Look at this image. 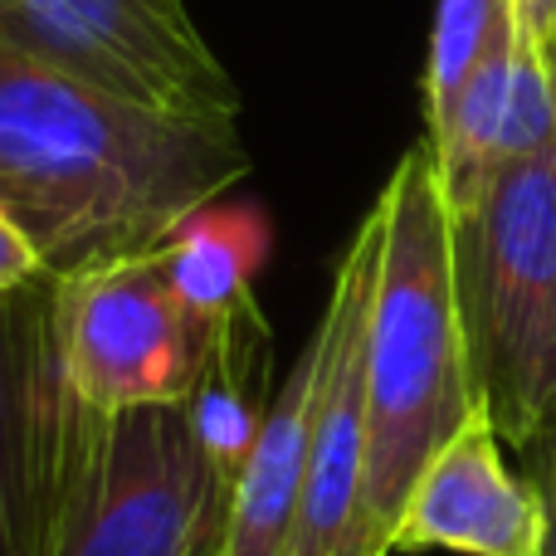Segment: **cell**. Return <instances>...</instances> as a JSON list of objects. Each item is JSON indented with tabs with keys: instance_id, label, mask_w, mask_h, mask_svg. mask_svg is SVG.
Masks as SVG:
<instances>
[{
	"instance_id": "1",
	"label": "cell",
	"mask_w": 556,
	"mask_h": 556,
	"mask_svg": "<svg viewBox=\"0 0 556 556\" xmlns=\"http://www.w3.org/2000/svg\"><path fill=\"white\" fill-rule=\"evenodd\" d=\"M244 172L235 127L162 117L0 54V211L49 278L166 250Z\"/></svg>"
},
{
	"instance_id": "2",
	"label": "cell",
	"mask_w": 556,
	"mask_h": 556,
	"mask_svg": "<svg viewBox=\"0 0 556 556\" xmlns=\"http://www.w3.org/2000/svg\"><path fill=\"white\" fill-rule=\"evenodd\" d=\"M386 220L366 327V483L352 556H391L395 522L430 459L483 410L454 288V225L430 142L376 195Z\"/></svg>"
},
{
	"instance_id": "3",
	"label": "cell",
	"mask_w": 556,
	"mask_h": 556,
	"mask_svg": "<svg viewBox=\"0 0 556 556\" xmlns=\"http://www.w3.org/2000/svg\"><path fill=\"white\" fill-rule=\"evenodd\" d=\"M454 288L479 401L522 454L556 430V147L450 205Z\"/></svg>"
},
{
	"instance_id": "4",
	"label": "cell",
	"mask_w": 556,
	"mask_h": 556,
	"mask_svg": "<svg viewBox=\"0 0 556 556\" xmlns=\"http://www.w3.org/2000/svg\"><path fill=\"white\" fill-rule=\"evenodd\" d=\"M230 493L186 405H84L45 556H220Z\"/></svg>"
},
{
	"instance_id": "5",
	"label": "cell",
	"mask_w": 556,
	"mask_h": 556,
	"mask_svg": "<svg viewBox=\"0 0 556 556\" xmlns=\"http://www.w3.org/2000/svg\"><path fill=\"white\" fill-rule=\"evenodd\" d=\"M0 54L162 117L240 123V88L186 0H0Z\"/></svg>"
},
{
	"instance_id": "6",
	"label": "cell",
	"mask_w": 556,
	"mask_h": 556,
	"mask_svg": "<svg viewBox=\"0 0 556 556\" xmlns=\"http://www.w3.org/2000/svg\"><path fill=\"white\" fill-rule=\"evenodd\" d=\"M54 317L68 386L93 410L181 405L220 327L176 298L162 250L54 278Z\"/></svg>"
},
{
	"instance_id": "7",
	"label": "cell",
	"mask_w": 556,
	"mask_h": 556,
	"mask_svg": "<svg viewBox=\"0 0 556 556\" xmlns=\"http://www.w3.org/2000/svg\"><path fill=\"white\" fill-rule=\"evenodd\" d=\"M381 240L386 220L381 205H371L337 260L332 293L313 332L317 395L293 556H352L356 542L366 483V327L381 274Z\"/></svg>"
},
{
	"instance_id": "8",
	"label": "cell",
	"mask_w": 556,
	"mask_h": 556,
	"mask_svg": "<svg viewBox=\"0 0 556 556\" xmlns=\"http://www.w3.org/2000/svg\"><path fill=\"white\" fill-rule=\"evenodd\" d=\"M84 401L59 352L54 278L0 293V556H45Z\"/></svg>"
},
{
	"instance_id": "9",
	"label": "cell",
	"mask_w": 556,
	"mask_h": 556,
	"mask_svg": "<svg viewBox=\"0 0 556 556\" xmlns=\"http://www.w3.org/2000/svg\"><path fill=\"white\" fill-rule=\"evenodd\" d=\"M440 162V181L450 205H464L493 181L503 166L528 162L556 147V88L542 54L538 29L522 20L518 0H508L479 68L469 74L450 123L425 137Z\"/></svg>"
},
{
	"instance_id": "10",
	"label": "cell",
	"mask_w": 556,
	"mask_h": 556,
	"mask_svg": "<svg viewBox=\"0 0 556 556\" xmlns=\"http://www.w3.org/2000/svg\"><path fill=\"white\" fill-rule=\"evenodd\" d=\"M547 503L538 483L518 479L498 454L489 410H473L464 430L420 473L391 552H459V556H542Z\"/></svg>"
},
{
	"instance_id": "11",
	"label": "cell",
	"mask_w": 556,
	"mask_h": 556,
	"mask_svg": "<svg viewBox=\"0 0 556 556\" xmlns=\"http://www.w3.org/2000/svg\"><path fill=\"white\" fill-rule=\"evenodd\" d=\"M313 395H317V346L307 342L303 356L293 362V371H288V381L274 391L260 425V440L250 450V464L235 479L230 528H225L220 556H293L307 434H313Z\"/></svg>"
},
{
	"instance_id": "12",
	"label": "cell",
	"mask_w": 556,
	"mask_h": 556,
	"mask_svg": "<svg viewBox=\"0 0 556 556\" xmlns=\"http://www.w3.org/2000/svg\"><path fill=\"white\" fill-rule=\"evenodd\" d=\"M264 254V225L244 211H201L162 250L176 298L201 323H230L254 313V269Z\"/></svg>"
},
{
	"instance_id": "13",
	"label": "cell",
	"mask_w": 556,
	"mask_h": 556,
	"mask_svg": "<svg viewBox=\"0 0 556 556\" xmlns=\"http://www.w3.org/2000/svg\"><path fill=\"white\" fill-rule=\"evenodd\" d=\"M508 0H440L430 35V64H425V137L450 123L469 74L479 68L493 29H498Z\"/></svg>"
},
{
	"instance_id": "14",
	"label": "cell",
	"mask_w": 556,
	"mask_h": 556,
	"mask_svg": "<svg viewBox=\"0 0 556 556\" xmlns=\"http://www.w3.org/2000/svg\"><path fill=\"white\" fill-rule=\"evenodd\" d=\"M35 278H49L45 264L29 250L25 235L10 225V215L0 211V293H5V288H25V283H35Z\"/></svg>"
},
{
	"instance_id": "15",
	"label": "cell",
	"mask_w": 556,
	"mask_h": 556,
	"mask_svg": "<svg viewBox=\"0 0 556 556\" xmlns=\"http://www.w3.org/2000/svg\"><path fill=\"white\" fill-rule=\"evenodd\" d=\"M528 459H532V483H538L542 503H547V542H542V556H556V430L542 444H532Z\"/></svg>"
},
{
	"instance_id": "16",
	"label": "cell",
	"mask_w": 556,
	"mask_h": 556,
	"mask_svg": "<svg viewBox=\"0 0 556 556\" xmlns=\"http://www.w3.org/2000/svg\"><path fill=\"white\" fill-rule=\"evenodd\" d=\"M518 10H522V20L538 29V39H547V29L556 20V0H518Z\"/></svg>"
},
{
	"instance_id": "17",
	"label": "cell",
	"mask_w": 556,
	"mask_h": 556,
	"mask_svg": "<svg viewBox=\"0 0 556 556\" xmlns=\"http://www.w3.org/2000/svg\"><path fill=\"white\" fill-rule=\"evenodd\" d=\"M542 54H547V68H552V88H556V20H552L547 39H542Z\"/></svg>"
}]
</instances>
